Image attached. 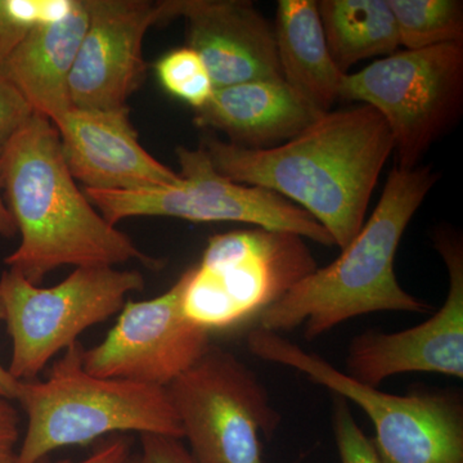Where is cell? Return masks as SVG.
<instances>
[{"instance_id": "obj_2", "label": "cell", "mask_w": 463, "mask_h": 463, "mask_svg": "<svg viewBox=\"0 0 463 463\" xmlns=\"http://www.w3.org/2000/svg\"><path fill=\"white\" fill-rule=\"evenodd\" d=\"M0 181L21 234L20 245L5 261L33 285L65 265L115 267L130 260L151 269L163 265L109 224L79 190L60 134L44 116L35 112L9 142L0 156Z\"/></svg>"}, {"instance_id": "obj_24", "label": "cell", "mask_w": 463, "mask_h": 463, "mask_svg": "<svg viewBox=\"0 0 463 463\" xmlns=\"http://www.w3.org/2000/svg\"><path fill=\"white\" fill-rule=\"evenodd\" d=\"M141 444L145 463H199L182 443V439L142 434Z\"/></svg>"}, {"instance_id": "obj_3", "label": "cell", "mask_w": 463, "mask_h": 463, "mask_svg": "<svg viewBox=\"0 0 463 463\" xmlns=\"http://www.w3.org/2000/svg\"><path fill=\"white\" fill-rule=\"evenodd\" d=\"M439 174L431 166L392 167L373 215L327 267L317 268L258 318V328L288 332L303 327L313 341L341 323L374 312L428 313L432 307L401 285L394 264L408 224Z\"/></svg>"}, {"instance_id": "obj_14", "label": "cell", "mask_w": 463, "mask_h": 463, "mask_svg": "<svg viewBox=\"0 0 463 463\" xmlns=\"http://www.w3.org/2000/svg\"><path fill=\"white\" fill-rule=\"evenodd\" d=\"M70 173L85 190L134 192L182 182L139 143L129 108L75 109L54 124Z\"/></svg>"}, {"instance_id": "obj_17", "label": "cell", "mask_w": 463, "mask_h": 463, "mask_svg": "<svg viewBox=\"0 0 463 463\" xmlns=\"http://www.w3.org/2000/svg\"><path fill=\"white\" fill-rule=\"evenodd\" d=\"M88 24L87 0H75L62 20L33 26L0 65V75L53 125L72 109L70 75Z\"/></svg>"}, {"instance_id": "obj_19", "label": "cell", "mask_w": 463, "mask_h": 463, "mask_svg": "<svg viewBox=\"0 0 463 463\" xmlns=\"http://www.w3.org/2000/svg\"><path fill=\"white\" fill-rule=\"evenodd\" d=\"M317 5L328 51L345 74L361 61L390 56L401 47L389 0H321Z\"/></svg>"}, {"instance_id": "obj_26", "label": "cell", "mask_w": 463, "mask_h": 463, "mask_svg": "<svg viewBox=\"0 0 463 463\" xmlns=\"http://www.w3.org/2000/svg\"><path fill=\"white\" fill-rule=\"evenodd\" d=\"M30 29L32 27L14 16L9 0H0V65L25 38Z\"/></svg>"}, {"instance_id": "obj_29", "label": "cell", "mask_w": 463, "mask_h": 463, "mask_svg": "<svg viewBox=\"0 0 463 463\" xmlns=\"http://www.w3.org/2000/svg\"><path fill=\"white\" fill-rule=\"evenodd\" d=\"M2 191V181H0V236L14 237L17 233L16 223L8 210L7 203L3 200Z\"/></svg>"}, {"instance_id": "obj_22", "label": "cell", "mask_w": 463, "mask_h": 463, "mask_svg": "<svg viewBox=\"0 0 463 463\" xmlns=\"http://www.w3.org/2000/svg\"><path fill=\"white\" fill-rule=\"evenodd\" d=\"M332 429L341 463H380L373 441L355 421L346 399L334 398Z\"/></svg>"}, {"instance_id": "obj_28", "label": "cell", "mask_w": 463, "mask_h": 463, "mask_svg": "<svg viewBox=\"0 0 463 463\" xmlns=\"http://www.w3.org/2000/svg\"><path fill=\"white\" fill-rule=\"evenodd\" d=\"M0 319H5V307H3L2 298H0ZM20 383L21 381L14 379L9 373L8 368L3 367L2 364H0V398L16 401Z\"/></svg>"}, {"instance_id": "obj_1", "label": "cell", "mask_w": 463, "mask_h": 463, "mask_svg": "<svg viewBox=\"0 0 463 463\" xmlns=\"http://www.w3.org/2000/svg\"><path fill=\"white\" fill-rule=\"evenodd\" d=\"M201 147L216 172L300 207L344 250L364 227L374 187L392 155V138L379 112L358 103L332 109L276 147H241L213 134L203 137Z\"/></svg>"}, {"instance_id": "obj_18", "label": "cell", "mask_w": 463, "mask_h": 463, "mask_svg": "<svg viewBox=\"0 0 463 463\" xmlns=\"http://www.w3.org/2000/svg\"><path fill=\"white\" fill-rule=\"evenodd\" d=\"M273 30L283 81L322 114L331 111L346 74L328 51L316 0H279Z\"/></svg>"}, {"instance_id": "obj_16", "label": "cell", "mask_w": 463, "mask_h": 463, "mask_svg": "<svg viewBox=\"0 0 463 463\" xmlns=\"http://www.w3.org/2000/svg\"><path fill=\"white\" fill-rule=\"evenodd\" d=\"M322 115L285 81L255 80L215 90L194 123L241 147L265 149L295 138Z\"/></svg>"}, {"instance_id": "obj_9", "label": "cell", "mask_w": 463, "mask_h": 463, "mask_svg": "<svg viewBox=\"0 0 463 463\" xmlns=\"http://www.w3.org/2000/svg\"><path fill=\"white\" fill-rule=\"evenodd\" d=\"M166 392L197 462L264 463L260 439H272L281 416L236 355L212 345Z\"/></svg>"}, {"instance_id": "obj_30", "label": "cell", "mask_w": 463, "mask_h": 463, "mask_svg": "<svg viewBox=\"0 0 463 463\" xmlns=\"http://www.w3.org/2000/svg\"><path fill=\"white\" fill-rule=\"evenodd\" d=\"M123 463H145L142 456H129Z\"/></svg>"}, {"instance_id": "obj_6", "label": "cell", "mask_w": 463, "mask_h": 463, "mask_svg": "<svg viewBox=\"0 0 463 463\" xmlns=\"http://www.w3.org/2000/svg\"><path fill=\"white\" fill-rule=\"evenodd\" d=\"M317 268L306 239L289 232L215 234L199 265L182 274L183 313L210 334L232 330L259 318Z\"/></svg>"}, {"instance_id": "obj_27", "label": "cell", "mask_w": 463, "mask_h": 463, "mask_svg": "<svg viewBox=\"0 0 463 463\" xmlns=\"http://www.w3.org/2000/svg\"><path fill=\"white\" fill-rule=\"evenodd\" d=\"M130 456V441L118 437L103 441L87 458L79 462L61 461L57 463H123Z\"/></svg>"}, {"instance_id": "obj_8", "label": "cell", "mask_w": 463, "mask_h": 463, "mask_svg": "<svg viewBox=\"0 0 463 463\" xmlns=\"http://www.w3.org/2000/svg\"><path fill=\"white\" fill-rule=\"evenodd\" d=\"M138 270L81 267L54 288H43L21 274L0 277V298L12 340L8 371L18 381L38 379L53 356L88 328L120 313L130 292L142 291Z\"/></svg>"}, {"instance_id": "obj_13", "label": "cell", "mask_w": 463, "mask_h": 463, "mask_svg": "<svg viewBox=\"0 0 463 463\" xmlns=\"http://www.w3.org/2000/svg\"><path fill=\"white\" fill-rule=\"evenodd\" d=\"M90 24L69 80L75 109L125 108L147 65L142 45L149 27L173 20L172 0H87Z\"/></svg>"}, {"instance_id": "obj_4", "label": "cell", "mask_w": 463, "mask_h": 463, "mask_svg": "<svg viewBox=\"0 0 463 463\" xmlns=\"http://www.w3.org/2000/svg\"><path fill=\"white\" fill-rule=\"evenodd\" d=\"M84 350L76 341L47 379L21 381L16 401L27 426L16 463H41L54 450L87 446L112 432L183 439L166 388L93 376L84 370Z\"/></svg>"}, {"instance_id": "obj_12", "label": "cell", "mask_w": 463, "mask_h": 463, "mask_svg": "<svg viewBox=\"0 0 463 463\" xmlns=\"http://www.w3.org/2000/svg\"><path fill=\"white\" fill-rule=\"evenodd\" d=\"M449 288L440 309L421 325L392 332L367 331L350 341L347 374L379 388L395 374L431 373L463 379V246L453 233L435 234Z\"/></svg>"}, {"instance_id": "obj_23", "label": "cell", "mask_w": 463, "mask_h": 463, "mask_svg": "<svg viewBox=\"0 0 463 463\" xmlns=\"http://www.w3.org/2000/svg\"><path fill=\"white\" fill-rule=\"evenodd\" d=\"M35 111L5 76L0 75V156Z\"/></svg>"}, {"instance_id": "obj_5", "label": "cell", "mask_w": 463, "mask_h": 463, "mask_svg": "<svg viewBox=\"0 0 463 463\" xmlns=\"http://www.w3.org/2000/svg\"><path fill=\"white\" fill-rule=\"evenodd\" d=\"M250 352L263 361L306 374L353 402L371 420L380 463H463V404L450 392L395 395L365 385L276 332L254 328Z\"/></svg>"}, {"instance_id": "obj_20", "label": "cell", "mask_w": 463, "mask_h": 463, "mask_svg": "<svg viewBox=\"0 0 463 463\" xmlns=\"http://www.w3.org/2000/svg\"><path fill=\"white\" fill-rule=\"evenodd\" d=\"M389 5L405 51L463 44V3L459 0H389Z\"/></svg>"}, {"instance_id": "obj_10", "label": "cell", "mask_w": 463, "mask_h": 463, "mask_svg": "<svg viewBox=\"0 0 463 463\" xmlns=\"http://www.w3.org/2000/svg\"><path fill=\"white\" fill-rule=\"evenodd\" d=\"M182 182L151 190H85L109 224L136 216H167L194 223L237 222L265 230L289 232L323 246H335L316 219L279 194L240 184L216 172L203 147L176 148Z\"/></svg>"}, {"instance_id": "obj_15", "label": "cell", "mask_w": 463, "mask_h": 463, "mask_svg": "<svg viewBox=\"0 0 463 463\" xmlns=\"http://www.w3.org/2000/svg\"><path fill=\"white\" fill-rule=\"evenodd\" d=\"M187 26V47L203 58L215 90L283 80L273 26L246 0H172Z\"/></svg>"}, {"instance_id": "obj_25", "label": "cell", "mask_w": 463, "mask_h": 463, "mask_svg": "<svg viewBox=\"0 0 463 463\" xmlns=\"http://www.w3.org/2000/svg\"><path fill=\"white\" fill-rule=\"evenodd\" d=\"M8 399L0 398V463H16L20 414Z\"/></svg>"}, {"instance_id": "obj_21", "label": "cell", "mask_w": 463, "mask_h": 463, "mask_svg": "<svg viewBox=\"0 0 463 463\" xmlns=\"http://www.w3.org/2000/svg\"><path fill=\"white\" fill-rule=\"evenodd\" d=\"M158 81L167 93L196 109L212 99L215 88L203 58L190 47L167 52L155 65Z\"/></svg>"}, {"instance_id": "obj_7", "label": "cell", "mask_w": 463, "mask_h": 463, "mask_svg": "<svg viewBox=\"0 0 463 463\" xmlns=\"http://www.w3.org/2000/svg\"><path fill=\"white\" fill-rule=\"evenodd\" d=\"M340 99L376 109L392 134L395 167L413 169L461 118L463 44L379 58L345 75Z\"/></svg>"}, {"instance_id": "obj_11", "label": "cell", "mask_w": 463, "mask_h": 463, "mask_svg": "<svg viewBox=\"0 0 463 463\" xmlns=\"http://www.w3.org/2000/svg\"><path fill=\"white\" fill-rule=\"evenodd\" d=\"M183 276L160 297L128 301L118 322L99 345L84 350L88 373L167 388L203 358L210 332L182 309Z\"/></svg>"}]
</instances>
